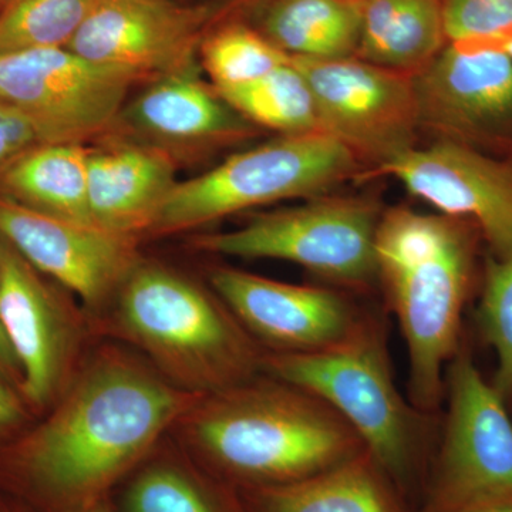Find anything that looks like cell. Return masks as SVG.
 <instances>
[{
    "label": "cell",
    "instance_id": "cell-23",
    "mask_svg": "<svg viewBox=\"0 0 512 512\" xmlns=\"http://www.w3.org/2000/svg\"><path fill=\"white\" fill-rule=\"evenodd\" d=\"M123 512H247L227 487L181 457L151 461L128 484Z\"/></svg>",
    "mask_w": 512,
    "mask_h": 512
},
{
    "label": "cell",
    "instance_id": "cell-21",
    "mask_svg": "<svg viewBox=\"0 0 512 512\" xmlns=\"http://www.w3.org/2000/svg\"><path fill=\"white\" fill-rule=\"evenodd\" d=\"M265 36L291 57L356 56L362 5L352 0H276L264 22Z\"/></svg>",
    "mask_w": 512,
    "mask_h": 512
},
{
    "label": "cell",
    "instance_id": "cell-26",
    "mask_svg": "<svg viewBox=\"0 0 512 512\" xmlns=\"http://www.w3.org/2000/svg\"><path fill=\"white\" fill-rule=\"evenodd\" d=\"M201 57L215 92L245 86L291 62L268 37L245 26H228L208 36L201 43Z\"/></svg>",
    "mask_w": 512,
    "mask_h": 512
},
{
    "label": "cell",
    "instance_id": "cell-9",
    "mask_svg": "<svg viewBox=\"0 0 512 512\" xmlns=\"http://www.w3.org/2000/svg\"><path fill=\"white\" fill-rule=\"evenodd\" d=\"M448 412L429 512L512 497V420L467 353L447 367Z\"/></svg>",
    "mask_w": 512,
    "mask_h": 512
},
{
    "label": "cell",
    "instance_id": "cell-33",
    "mask_svg": "<svg viewBox=\"0 0 512 512\" xmlns=\"http://www.w3.org/2000/svg\"><path fill=\"white\" fill-rule=\"evenodd\" d=\"M79 512H113L107 500L100 501V503L92 505V507L86 508V510Z\"/></svg>",
    "mask_w": 512,
    "mask_h": 512
},
{
    "label": "cell",
    "instance_id": "cell-31",
    "mask_svg": "<svg viewBox=\"0 0 512 512\" xmlns=\"http://www.w3.org/2000/svg\"><path fill=\"white\" fill-rule=\"evenodd\" d=\"M0 376L12 384L13 387H20V367L18 360L13 355L12 348H10L8 339H6L5 332H3L2 325H0Z\"/></svg>",
    "mask_w": 512,
    "mask_h": 512
},
{
    "label": "cell",
    "instance_id": "cell-5",
    "mask_svg": "<svg viewBox=\"0 0 512 512\" xmlns=\"http://www.w3.org/2000/svg\"><path fill=\"white\" fill-rule=\"evenodd\" d=\"M261 373L284 380L329 404L356 431L366 453L397 480L412 470L421 412L394 383L382 323L360 319L345 339L309 353L265 352Z\"/></svg>",
    "mask_w": 512,
    "mask_h": 512
},
{
    "label": "cell",
    "instance_id": "cell-17",
    "mask_svg": "<svg viewBox=\"0 0 512 512\" xmlns=\"http://www.w3.org/2000/svg\"><path fill=\"white\" fill-rule=\"evenodd\" d=\"M177 183L173 161L157 148L90 151L89 208L94 225L137 238L148 232Z\"/></svg>",
    "mask_w": 512,
    "mask_h": 512
},
{
    "label": "cell",
    "instance_id": "cell-14",
    "mask_svg": "<svg viewBox=\"0 0 512 512\" xmlns=\"http://www.w3.org/2000/svg\"><path fill=\"white\" fill-rule=\"evenodd\" d=\"M0 239L89 308L109 302L138 262L136 238L46 214L2 191Z\"/></svg>",
    "mask_w": 512,
    "mask_h": 512
},
{
    "label": "cell",
    "instance_id": "cell-25",
    "mask_svg": "<svg viewBox=\"0 0 512 512\" xmlns=\"http://www.w3.org/2000/svg\"><path fill=\"white\" fill-rule=\"evenodd\" d=\"M96 0H8L0 9V55L69 47Z\"/></svg>",
    "mask_w": 512,
    "mask_h": 512
},
{
    "label": "cell",
    "instance_id": "cell-13",
    "mask_svg": "<svg viewBox=\"0 0 512 512\" xmlns=\"http://www.w3.org/2000/svg\"><path fill=\"white\" fill-rule=\"evenodd\" d=\"M0 325L20 367V393L52 406L73 375L82 325L42 274L0 239Z\"/></svg>",
    "mask_w": 512,
    "mask_h": 512
},
{
    "label": "cell",
    "instance_id": "cell-2",
    "mask_svg": "<svg viewBox=\"0 0 512 512\" xmlns=\"http://www.w3.org/2000/svg\"><path fill=\"white\" fill-rule=\"evenodd\" d=\"M258 375L201 396L180 421L185 439L208 466L252 488L272 487L365 453L356 431L329 404Z\"/></svg>",
    "mask_w": 512,
    "mask_h": 512
},
{
    "label": "cell",
    "instance_id": "cell-24",
    "mask_svg": "<svg viewBox=\"0 0 512 512\" xmlns=\"http://www.w3.org/2000/svg\"><path fill=\"white\" fill-rule=\"evenodd\" d=\"M245 120L289 134L319 131L318 111L308 82L292 62L262 79L217 92Z\"/></svg>",
    "mask_w": 512,
    "mask_h": 512
},
{
    "label": "cell",
    "instance_id": "cell-28",
    "mask_svg": "<svg viewBox=\"0 0 512 512\" xmlns=\"http://www.w3.org/2000/svg\"><path fill=\"white\" fill-rule=\"evenodd\" d=\"M447 43L501 46L512 39V0H440Z\"/></svg>",
    "mask_w": 512,
    "mask_h": 512
},
{
    "label": "cell",
    "instance_id": "cell-8",
    "mask_svg": "<svg viewBox=\"0 0 512 512\" xmlns=\"http://www.w3.org/2000/svg\"><path fill=\"white\" fill-rule=\"evenodd\" d=\"M141 79L67 47L0 55V99L29 121L40 143L80 144L106 130Z\"/></svg>",
    "mask_w": 512,
    "mask_h": 512
},
{
    "label": "cell",
    "instance_id": "cell-15",
    "mask_svg": "<svg viewBox=\"0 0 512 512\" xmlns=\"http://www.w3.org/2000/svg\"><path fill=\"white\" fill-rule=\"evenodd\" d=\"M210 282L242 328L271 353L329 348L363 318L332 289L286 284L227 266L215 268Z\"/></svg>",
    "mask_w": 512,
    "mask_h": 512
},
{
    "label": "cell",
    "instance_id": "cell-16",
    "mask_svg": "<svg viewBox=\"0 0 512 512\" xmlns=\"http://www.w3.org/2000/svg\"><path fill=\"white\" fill-rule=\"evenodd\" d=\"M205 12L173 0H96L67 49L141 77L192 69Z\"/></svg>",
    "mask_w": 512,
    "mask_h": 512
},
{
    "label": "cell",
    "instance_id": "cell-12",
    "mask_svg": "<svg viewBox=\"0 0 512 512\" xmlns=\"http://www.w3.org/2000/svg\"><path fill=\"white\" fill-rule=\"evenodd\" d=\"M440 214L470 222L490 255L512 254V158L437 140L412 147L377 167Z\"/></svg>",
    "mask_w": 512,
    "mask_h": 512
},
{
    "label": "cell",
    "instance_id": "cell-6",
    "mask_svg": "<svg viewBox=\"0 0 512 512\" xmlns=\"http://www.w3.org/2000/svg\"><path fill=\"white\" fill-rule=\"evenodd\" d=\"M359 157L328 134H289L177 183L148 232L170 235L272 202L312 198L360 170Z\"/></svg>",
    "mask_w": 512,
    "mask_h": 512
},
{
    "label": "cell",
    "instance_id": "cell-3",
    "mask_svg": "<svg viewBox=\"0 0 512 512\" xmlns=\"http://www.w3.org/2000/svg\"><path fill=\"white\" fill-rule=\"evenodd\" d=\"M477 238L470 222L393 208L376 234L377 275L406 343L409 400L430 413L443 399L444 367L458 352L473 285Z\"/></svg>",
    "mask_w": 512,
    "mask_h": 512
},
{
    "label": "cell",
    "instance_id": "cell-36",
    "mask_svg": "<svg viewBox=\"0 0 512 512\" xmlns=\"http://www.w3.org/2000/svg\"><path fill=\"white\" fill-rule=\"evenodd\" d=\"M352 2L359 3V5H362L363 0H352Z\"/></svg>",
    "mask_w": 512,
    "mask_h": 512
},
{
    "label": "cell",
    "instance_id": "cell-27",
    "mask_svg": "<svg viewBox=\"0 0 512 512\" xmlns=\"http://www.w3.org/2000/svg\"><path fill=\"white\" fill-rule=\"evenodd\" d=\"M477 319L497 357L493 386L507 402L512 399V254L485 261Z\"/></svg>",
    "mask_w": 512,
    "mask_h": 512
},
{
    "label": "cell",
    "instance_id": "cell-35",
    "mask_svg": "<svg viewBox=\"0 0 512 512\" xmlns=\"http://www.w3.org/2000/svg\"><path fill=\"white\" fill-rule=\"evenodd\" d=\"M6 2H8V0H0V9H2L3 6L6 5Z\"/></svg>",
    "mask_w": 512,
    "mask_h": 512
},
{
    "label": "cell",
    "instance_id": "cell-1",
    "mask_svg": "<svg viewBox=\"0 0 512 512\" xmlns=\"http://www.w3.org/2000/svg\"><path fill=\"white\" fill-rule=\"evenodd\" d=\"M134 357L100 352L70 379L55 409L10 448V477L49 512L107 500L165 431L200 399Z\"/></svg>",
    "mask_w": 512,
    "mask_h": 512
},
{
    "label": "cell",
    "instance_id": "cell-34",
    "mask_svg": "<svg viewBox=\"0 0 512 512\" xmlns=\"http://www.w3.org/2000/svg\"><path fill=\"white\" fill-rule=\"evenodd\" d=\"M500 47H503L505 52H507L508 55H510L511 59H512V39L508 40V42H505L504 45H501Z\"/></svg>",
    "mask_w": 512,
    "mask_h": 512
},
{
    "label": "cell",
    "instance_id": "cell-32",
    "mask_svg": "<svg viewBox=\"0 0 512 512\" xmlns=\"http://www.w3.org/2000/svg\"><path fill=\"white\" fill-rule=\"evenodd\" d=\"M453 512H512V497L485 501V503L470 505Z\"/></svg>",
    "mask_w": 512,
    "mask_h": 512
},
{
    "label": "cell",
    "instance_id": "cell-4",
    "mask_svg": "<svg viewBox=\"0 0 512 512\" xmlns=\"http://www.w3.org/2000/svg\"><path fill=\"white\" fill-rule=\"evenodd\" d=\"M114 296L117 335L175 386L205 396L261 373V346L220 296L173 269L138 261Z\"/></svg>",
    "mask_w": 512,
    "mask_h": 512
},
{
    "label": "cell",
    "instance_id": "cell-11",
    "mask_svg": "<svg viewBox=\"0 0 512 512\" xmlns=\"http://www.w3.org/2000/svg\"><path fill=\"white\" fill-rule=\"evenodd\" d=\"M292 62L311 87L320 133L377 167L414 147L420 126L412 76L356 56Z\"/></svg>",
    "mask_w": 512,
    "mask_h": 512
},
{
    "label": "cell",
    "instance_id": "cell-22",
    "mask_svg": "<svg viewBox=\"0 0 512 512\" xmlns=\"http://www.w3.org/2000/svg\"><path fill=\"white\" fill-rule=\"evenodd\" d=\"M373 458L362 453L295 483L252 488L259 512H393Z\"/></svg>",
    "mask_w": 512,
    "mask_h": 512
},
{
    "label": "cell",
    "instance_id": "cell-19",
    "mask_svg": "<svg viewBox=\"0 0 512 512\" xmlns=\"http://www.w3.org/2000/svg\"><path fill=\"white\" fill-rule=\"evenodd\" d=\"M89 154L82 144H36L0 167V191L46 214L94 225Z\"/></svg>",
    "mask_w": 512,
    "mask_h": 512
},
{
    "label": "cell",
    "instance_id": "cell-20",
    "mask_svg": "<svg viewBox=\"0 0 512 512\" xmlns=\"http://www.w3.org/2000/svg\"><path fill=\"white\" fill-rule=\"evenodd\" d=\"M446 45L440 0H363L359 59L414 76Z\"/></svg>",
    "mask_w": 512,
    "mask_h": 512
},
{
    "label": "cell",
    "instance_id": "cell-18",
    "mask_svg": "<svg viewBox=\"0 0 512 512\" xmlns=\"http://www.w3.org/2000/svg\"><path fill=\"white\" fill-rule=\"evenodd\" d=\"M131 106L138 127L161 140L207 143L247 133L249 121L198 79L194 69L157 77Z\"/></svg>",
    "mask_w": 512,
    "mask_h": 512
},
{
    "label": "cell",
    "instance_id": "cell-30",
    "mask_svg": "<svg viewBox=\"0 0 512 512\" xmlns=\"http://www.w3.org/2000/svg\"><path fill=\"white\" fill-rule=\"evenodd\" d=\"M25 419L22 397L0 376V437L15 430Z\"/></svg>",
    "mask_w": 512,
    "mask_h": 512
},
{
    "label": "cell",
    "instance_id": "cell-10",
    "mask_svg": "<svg viewBox=\"0 0 512 512\" xmlns=\"http://www.w3.org/2000/svg\"><path fill=\"white\" fill-rule=\"evenodd\" d=\"M412 82L420 128L512 158V59L503 47L447 43Z\"/></svg>",
    "mask_w": 512,
    "mask_h": 512
},
{
    "label": "cell",
    "instance_id": "cell-7",
    "mask_svg": "<svg viewBox=\"0 0 512 512\" xmlns=\"http://www.w3.org/2000/svg\"><path fill=\"white\" fill-rule=\"evenodd\" d=\"M380 214L362 198L313 197L308 204L252 218L244 227L195 241L202 251L292 262L339 284L363 288L377 275Z\"/></svg>",
    "mask_w": 512,
    "mask_h": 512
},
{
    "label": "cell",
    "instance_id": "cell-29",
    "mask_svg": "<svg viewBox=\"0 0 512 512\" xmlns=\"http://www.w3.org/2000/svg\"><path fill=\"white\" fill-rule=\"evenodd\" d=\"M36 144L40 140L29 121L8 101L0 99V167Z\"/></svg>",
    "mask_w": 512,
    "mask_h": 512
}]
</instances>
